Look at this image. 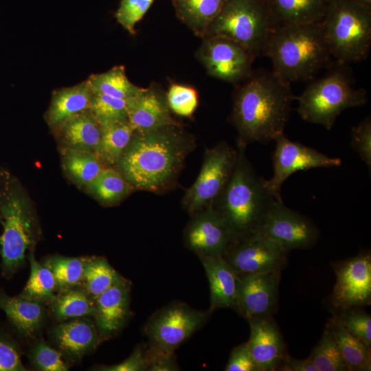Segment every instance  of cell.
Wrapping results in <instances>:
<instances>
[{
	"mask_svg": "<svg viewBox=\"0 0 371 371\" xmlns=\"http://www.w3.org/2000/svg\"><path fill=\"white\" fill-rule=\"evenodd\" d=\"M196 310L183 302H172L160 308L147 321L144 331L150 346L173 352L200 328L212 313Z\"/></svg>",
	"mask_w": 371,
	"mask_h": 371,
	"instance_id": "30bf717a",
	"label": "cell"
},
{
	"mask_svg": "<svg viewBox=\"0 0 371 371\" xmlns=\"http://www.w3.org/2000/svg\"><path fill=\"white\" fill-rule=\"evenodd\" d=\"M30 274L21 295L39 302L51 301L54 297L56 281L50 269L42 265L34 258L32 251L28 254Z\"/></svg>",
	"mask_w": 371,
	"mask_h": 371,
	"instance_id": "e575fe53",
	"label": "cell"
},
{
	"mask_svg": "<svg viewBox=\"0 0 371 371\" xmlns=\"http://www.w3.org/2000/svg\"><path fill=\"white\" fill-rule=\"evenodd\" d=\"M257 232L288 252L313 246L319 236L312 220L286 206L282 200L276 201Z\"/></svg>",
	"mask_w": 371,
	"mask_h": 371,
	"instance_id": "5bb4252c",
	"label": "cell"
},
{
	"mask_svg": "<svg viewBox=\"0 0 371 371\" xmlns=\"http://www.w3.org/2000/svg\"><path fill=\"white\" fill-rule=\"evenodd\" d=\"M194 137L179 125L134 131L114 166L134 190L164 194L178 186Z\"/></svg>",
	"mask_w": 371,
	"mask_h": 371,
	"instance_id": "6da1fadb",
	"label": "cell"
},
{
	"mask_svg": "<svg viewBox=\"0 0 371 371\" xmlns=\"http://www.w3.org/2000/svg\"><path fill=\"white\" fill-rule=\"evenodd\" d=\"M308 359L317 371H350L339 348L330 319Z\"/></svg>",
	"mask_w": 371,
	"mask_h": 371,
	"instance_id": "836d02e7",
	"label": "cell"
},
{
	"mask_svg": "<svg viewBox=\"0 0 371 371\" xmlns=\"http://www.w3.org/2000/svg\"><path fill=\"white\" fill-rule=\"evenodd\" d=\"M281 271L238 276L234 306L247 321L271 317L276 308Z\"/></svg>",
	"mask_w": 371,
	"mask_h": 371,
	"instance_id": "e0dca14e",
	"label": "cell"
},
{
	"mask_svg": "<svg viewBox=\"0 0 371 371\" xmlns=\"http://www.w3.org/2000/svg\"><path fill=\"white\" fill-rule=\"evenodd\" d=\"M31 359L38 369L43 371H66L68 366L62 359L60 354L40 340L34 347Z\"/></svg>",
	"mask_w": 371,
	"mask_h": 371,
	"instance_id": "b9f144b4",
	"label": "cell"
},
{
	"mask_svg": "<svg viewBox=\"0 0 371 371\" xmlns=\"http://www.w3.org/2000/svg\"><path fill=\"white\" fill-rule=\"evenodd\" d=\"M41 302L21 295L10 296L0 292V309L12 326L25 335L34 333L43 324L44 308Z\"/></svg>",
	"mask_w": 371,
	"mask_h": 371,
	"instance_id": "484cf974",
	"label": "cell"
},
{
	"mask_svg": "<svg viewBox=\"0 0 371 371\" xmlns=\"http://www.w3.org/2000/svg\"><path fill=\"white\" fill-rule=\"evenodd\" d=\"M350 1L371 6V0H350Z\"/></svg>",
	"mask_w": 371,
	"mask_h": 371,
	"instance_id": "681fc988",
	"label": "cell"
},
{
	"mask_svg": "<svg viewBox=\"0 0 371 371\" xmlns=\"http://www.w3.org/2000/svg\"><path fill=\"white\" fill-rule=\"evenodd\" d=\"M210 291V308H234L239 277L223 257H199Z\"/></svg>",
	"mask_w": 371,
	"mask_h": 371,
	"instance_id": "7402d4cb",
	"label": "cell"
},
{
	"mask_svg": "<svg viewBox=\"0 0 371 371\" xmlns=\"http://www.w3.org/2000/svg\"><path fill=\"white\" fill-rule=\"evenodd\" d=\"M171 113L166 93L157 85L142 88L127 99V121L135 131L181 124Z\"/></svg>",
	"mask_w": 371,
	"mask_h": 371,
	"instance_id": "ac0fdd59",
	"label": "cell"
},
{
	"mask_svg": "<svg viewBox=\"0 0 371 371\" xmlns=\"http://www.w3.org/2000/svg\"><path fill=\"white\" fill-rule=\"evenodd\" d=\"M351 146L366 164L369 170L371 169V120L366 117L352 128Z\"/></svg>",
	"mask_w": 371,
	"mask_h": 371,
	"instance_id": "7bdbcfd3",
	"label": "cell"
},
{
	"mask_svg": "<svg viewBox=\"0 0 371 371\" xmlns=\"http://www.w3.org/2000/svg\"><path fill=\"white\" fill-rule=\"evenodd\" d=\"M236 157L237 150L225 141L205 148L200 172L181 199L190 216L213 205L231 177Z\"/></svg>",
	"mask_w": 371,
	"mask_h": 371,
	"instance_id": "9c48e42d",
	"label": "cell"
},
{
	"mask_svg": "<svg viewBox=\"0 0 371 371\" xmlns=\"http://www.w3.org/2000/svg\"><path fill=\"white\" fill-rule=\"evenodd\" d=\"M225 370L260 371L249 351L247 342L233 349Z\"/></svg>",
	"mask_w": 371,
	"mask_h": 371,
	"instance_id": "bcb514c9",
	"label": "cell"
},
{
	"mask_svg": "<svg viewBox=\"0 0 371 371\" xmlns=\"http://www.w3.org/2000/svg\"><path fill=\"white\" fill-rule=\"evenodd\" d=\"M337 317L348 331L368 347H371V317L369 314L352 308L343 311V313Z\"/></svg>",
	"mask_w": 371,
	"mask_h": 371,
	"instance_id": "60d3db41",
	"label": "cell"
},
{
	"mask_svg": "<svg viewBox=\"0 0 371 371\" xmlns=\"http://www.w3.org/2000/svg\"><path fill=\"white\" fill-rule=\"evenodd\" d=\"M122 277L102 258L87 259L82 281L87 293L95 300Z\"/></svg>",
	"mask_w": 371,
	"mask_h": 371,
	"instance_id": "d590c367",
	"label": "cell"
},
{
	"mask_svg": "<svg viewBox=\"0 0 371 371\" xmlns=\"http://www.w3.org/2000/svg\"><path fill=\"white\" fill-rule=\"evenodd\" d=\"M330 319L339 348L350 370L370 371V348L348 331L336 315Z\"/></svg>",
	"mask_w": 371,
	"mask_h": 371,
	"instance_id": "4dcf8cb0",
	"label": "cell"
},
{
	"mask_svg": "<svg viewBox=\"0 0 371 371\" xmlns=\"http://www.w3.org/2000/svg\"><path fill=\"white\" fill-rule=\"evenodd\" d=\"M63 168L76 186L86 188L106 167L93 152L59 147Z\"/></svg>",
	"mask_w": 371,
	"mask_h": 371,
	"instance_id": "4316f807",
	"label": "cell"
},
{
	"mask_svg": "<svg viewBox=\"0 0 371 371\" xmlns=\"http://www.w3.org/2000/svg\"><path fill=\"white\" fill-rule=\"evenodd\" d=\"M226 0H172L176 14L193 33L203 38Z\"/></svg>",
	"mask_w": 371,
	"mask_h": 371,
	"instance_id": "83f0119b",
	"label": "cell"
},
{
	"mask_svg": "<svg viewBox=\"0 0 371 371\" xmlns=\"http://www.w3.org/2000/svg\"><path fill=\"white\" fill-rule=\"evenodd\" d=\"M90 109L100 123L127 120V99L93 92Z\"/></svg>",
	"mask_w": 371,
	"mask_h": 371,
	"instance_id": "74e56055",
	"label": "cell"
},
{
	"mask_svg": "<svg viewBox=\"0 0 371 371\" xmlns=\"http://www.w3.org/2000/svg\"><path fill=\"white\" fill-rule=\"evenodd\" d=\"M288 251L258 232L235 239L223 258L238 276L282 271Z\"/></svg>",
	"mask_w": 371,
	"mask_h": 371,
	"instance_id": "7c38bea8",
	"label": "cell"
},
{
	"mask_svg": "<svg viewBox=\"0 0 371 371\" xmlns=\"http://www.w3.org/2000/svg\"><path fill=\"white\" fill-rule=\"evenodd\" d=\"M87 80L93 92L122 99L133 97L142 89L129 80L123 66H115L107 71L91 74Z\"/></svg>",
	"mask_w": 371,
	"mask_h": 371,
	"instance_id": "1f68e13d",
	"label": "cell"
},
{
	"mask_svg": "<svg viewBox=\"0 0 371 371\" xmlns=\"http://www.w3.org/2000/svg\"><path fill=\"white\" fill-rule=\"evenodd\" d=\"M337 281L331 300L342 311L368 305L371 301V256L368 252L335 267Z\"/></svg>",
	"mask_w": 371,
	"mask_h": 371,
	"instance_id": "2e32d148",
	"label": "cell"
},
{
	"mask_svg": "<svg viewBox=\"0 0 371 371\" xmlns=\"http://www.w3.org/2000/svg\"><path fill=\"white\" fill-rule=\"evenodd\" d=\"M87 259L54 256L46 265L52 271L56 287L67 289L82 281Z\"/></svg>",
	"mask_w": 371,
	"mask_h": 371,
	"instance_id": "8d00e7d4",
	"label": "cell"
},
{
	"mask_svg": "<svg viewBox=\"0 0 371 371\" xmlns=\"http://www.w3.org/2000/svg\"><path fill=\"white\" fill-rule=\"evenodd\" d=\"M1 220V214H0V221Z\"/></svg>",
	"mask_w": 371,
	"mask_h": 371,
	"instance_id": "f907efd6",
	"label": "cell"
},
{
	"mask_svg": "<svg viewBox=\"0 0 371 371\" xmlns=\"http://www.w3.org/2000/svg\"><path fill=\"white\" fill-rule=\"evenodd\" d=\"M51 302L54 315L59 320L94 316L95 313V300L85 290L67 289Z\"/></svg>",
	"mask_w": 371,
	"mask_h": 371,
	"instance_id": "d6a6232c",
	"label": "cell"
},
{
	"mask_svg": "<svg viewBox=\"0 0 371 371\" xmlns=\"http://www.w3.org/2000/svg\"><path fill=\"white\" fill-rule=\"evenodd\" d=\"M98 370L102 371L146 370L145 348L143 346H138L131 355L122 362L113 366H101Z\"/></svg>",
	"mask_w": 371,
	"mask_h": 371,
	"instance_id": "7dc6e473",
	"label": "cell"
},
{
	"mask_svg": "<svg viewBox=\"0 0 371 371\" xmlns=\"http://www.w3.org/2000/svg\"><path fill=\"white\" fill-rule=\"evenodd\" d=\"M155 0H121L115 17L130 34L136 33L135 26L148 12Z\"/></svg>",
	"mask_w": 371,
	"mask_h": 371,
	"instance_id": "ab89813d",
	"label": "cell"
},
{
	"mask_svg": "<svg viewBox=\"0 0 371 371\" xmlns=\"http://www.w3.org/2000/svg\"><path fill=\"white\" fill-rule=\"evenodd\" d=\"M321 25L337 63L346 65L368 57L371 47V6L350 0H327Z\"/></svg>",
	"mask_w": 371,
	"mask_h": 371,
	"instance_id": "8992f818",
	"label": "cell"
},
{
	"mask_svg": "<svg viewBox=\"0 0 371 371\" xmlns=\"http://www.w3.org/2000/svg\"><path fill=\"white\" fill-rule=\"evenodd\" d=\"M19 351L14 342L0 333V371H24Z\"/></svg>",
	"mask_w": 371,
	"mask_h": 371,
	"instance_id": "ee69618b",
	"label": "cell"
},
{
	"mask_svg": "<svg viewBox=\"0 0 371 371\" xmlns=\"http://www.w3.org/2000/svg\"><path fill=\"white\" fill-rule=\"evenodd\" d=\"M185 246L198 257H222L236 239L213 205L190 216L183 234Z\"/></svg>",
	"mask_w": 371,
	"mask_h": 371,
	"instance_id": "9a60e30c",
	"label": "cell"
},
{
	"mask_svg": "<svg viewBox=\"0 0 371 371\" xmlns=\"http://www.w3.org/2000/svg\"><path fill=\"white\" fill-rule=\"evenodd\" d=\"M202 38L197 58L210 76L231 83L247 80L251 76L256 57L244 46L223 36Z\"/></svg>",
	"mask_w": 371,
	"mask_h": 371,
	"instance_id": "8fae6325",
	"label": "cell"
},
{
	"mask_svg": "<svg viewBox=\"0 0 371 371\" xmlns=\"http://www.w3.org/2000/svg\"><path fill=\"white\" fill-rule=\"evenodd\" d=\"M249 351L260 371L277 370L286 356L281 333L271 317L248 321Z\"/></svg>",
	"mask_w": 371,
	"mask_h": 371,
	"instance_id": "d6986e66",
	"label": "cell"
},
{
	"mask_svg": "<svg viewBox=\"0 0 371 371\" xmlns=\"http://www.w3.org/2000/svg\"><path fill=\"white\" fill-rule=\"evenodd\" d=\"M130 284L122 277L95 299L96 327L100 337L118 332L129 315Z\"/></svg>",
	"mask_w": 371,
	"mask_h": 371,
	"instance_id": "ffe728a7",
	"label": "cell"
},
{
	"mask_svg": "<svg viewBox=\"0 0 371 371\" xmlns=\"http://www.w3.org/2000/svg\"><path fill=\"white\" fill-rule=\"evenodd\" d=\"M262 55L271 60L272 71L289 84L313 78L333 59L321 23L277 25Z\"/></svg>",
	"mask_w": 371,
	"mask_h": 371,
	"instance_id": "277c9868",
	"label": "cell"
},
{
	"mask_svg": "<svg viewBox=\"0 0 371 371\" xmlns=\"http://www.w3.org/2000/svg\"><path fill=\"white\" fill-rule=\"evenodd\" d=\"M51 130L59 147L97 153L101 125L91 109L65 120Z\"/></svg>",
	"mask_w": 371,
	"mask_h": 371,
	"instance_id": "44dd1931",
	"label": "cell"
},
{
	"mask_svg": "<svg viewBox=\"0 0 371 371\" xmlns=\"http://www.w3.org/2000/svg\"><path fill=\"white\" fill-rule=\"evenodd\" d=\"M85 188L90 195L105 206L118 204L134 191L121 173L110 166L105 167Z\"/></svg>",
	"mask_w": 371,
	"mask_h": 371,
	"instance_id": "f546056e",
	"label": "cell"
},
{
	"mask_svg": "<svg viewBox=\"0 0 371 371\" xmlns=\"http://www.w3.org/2000/svg\"><path fill=\"white\" fill-rule=\"evenodd\" d=\"M0 214L1 268L8 277L22 266L27 251L35 241L36 221L19 181L5 170H0Z\"/></svg>",
	"mask_w": 371,
	"mask_h": 371,
	"instance_id": "5b68a950",
	"label": "cell"
},
{
	"mask_svg": "<svg viewBox=\"0 0 371 371\" xmlns=\"http://www.w3.org/2000/svg\"><path fill=\"white\" fill-rule=\"evenodd\" d=\"M100 125L101 138L96 154L106 166L114 167L135 131L127 120L102 122Z\"/></svg>",
	"mask_w": 371,
	"mask_h": 371,
	"instance_id": "f1b7e54d",
	"label": "cell"
},
{
	"mask_svg": "<svg viewBox=\"0 0 371 371\" xmlns=\"http://www.w3.org/2000/svg\"><path fill=\"white\" fill-rule=\"evenodd\" d=\"M277 370L283 371H317L315 366L308 359H296L286 356Z\"/></svg>",
	"mask_w": 371,
	"mask_h": 371,
	"instance_id": "c3c4849f",
	"label": "cell"
},
{
	"mask_svg": "<svg viewBox=\"0 0 371 371\" xmlns=\"http://www.w3.org/2000/svg\"><path fill=\"white\" fill-rule=\"evenodd\" d=\"M345 65L337 63L336 68L295 96L302 120L330 131L344 110L366 103V90L354 87V80Z\"/></svg>",
	"mask_w": 371,
	"mask_h": 371,
	"instance_id": "52a82bcc",
	"label": "cell"
},
{
	"mask_svg": "<svg viewBox=\"0 0 371 371\" xmlns=\"http://www.w3.org/2000/svg\"><path fill=\"white\" fill-rule=\"evenodd\" d=\"M93 96L87 80L71 87L54 90L44 117L52 128L65 120L90 109Z\"/></svg>",
	"mask_w": 371,
	"mask_h": 371,
	"instance_id": "603a6c76",
	"label": "cell"
},
{
	"mask_svg": "<svg viewBox=\"0 0 371 371\" xmlns=\"http://www.w3.org/2000/svg\"><path fill=\"white\" fill-rule=\"evenodd\" d=\"M276 25L321 23L327 0H265Z\"/></svg>",
	"mask_w": 371,
	"mask_h": 371,
	"instance_id": "d4e9b609",
	"label": "cell"
},
{
	"mask_svg": "<svg viewBox=\"0 0 371 371\" xmlns=\"http://www.w3.org/2000/svg\"><path fill=\"white\" fill-rule=\"evenodd\" d=\"M166 96L170 110L179 116L190 117L197 109L198 93L191 86L173 83Z\"/></svg>",
	"mask_w": 371,
	"mask_h": 371,
	"instance_id": "f35d334b",
	"label": "cell"
},
{
	"mask_svg": "<svg viewBox=\"0 0 371 371\" xmlns=\"http://www.w3.org/2000/svg\"><path fill=\"white\" fill-rule=\"evenodd\" d=\"M295 100L290 84L273 71L252 74L233 98L230 120L237 144H267L284 133Z\"/></svg>",
	"mask_w": 371,
	"mask_h": 371,
	"instance_id": "7a4b0ae2",
	"label": "cell"
},
{
	"mask_svg": "<svg viewBox=\"0 0 371 371\" xmlns=\"http://www.w3.org/2000/svg\"><path fill=\"white\" fill-rule=\"evenodd\" d=\"M146 370L172 371L178 370L175 352H168L152 346L145 349Z\"/></svg>",
	"mask_w": 371,
	"mask_h": 371,
	"instance_id": "f6af8a7d",
	"label": "cell"
},
{
	"mask_svg": "<svg viewBox=\"0 0 371 371\" xmlns=\"http://www.w3.org/2000/svg\"><path fill=\"white\" fill-rule=\"evenodd\" d=\"M246 148L237 144L231 177L213 203L236 238L256 232L273 204L280 200L268 190L266 179L254 170Z\"/></svg>",
	"mask_w": 371,
	"mask_h": 371,
	"instance_id": "3957f363",
	"label": "cell"
},
{
	"mask_svg": "<svg viewBox=\"0 0 371 371\" xmlns=\"http://www.w3.org/2000/svg\"><path fill=\"white\" fill-rule=\"evenodd\" d=\"M273 141L276 142L272 156L273 174L270 179L265 180V183L278 199L282 200L280 192L283 183L294 172L341 164L339 158L329 157L300 142L291 141L284 133Z\"/></svg>",
	"mask_w": 371,
	"mask_h": 371,
	"instance_id": "4fadbf2b",
	"label": "cell"
},
{
	"mask_svg": "<svg viewBox=\"0 0 371 371\" xmlns=\"http://www.w3.org/2000/svg\"><path fill=\"white\" fill-rule=\"evenodd\" d=\"M52 337L65 353L80 358L97 346L100 335L90 321L76 319L56 326Z\"/></svg>",
	"mask_w": 371,
	"mask_h": 371,
	"instance_id": "cb8c5ba5",
	"label": "cell"
},
{
	"mask_svg": "<svg viewBox=\"0 0 371 371\" xmlns=\"http://www.w3.org/2000/svg\"><path fill=\"white\" fill-rule=\"evenodd\" d=\"M276 26L265 0H226L205 36L228 38L256 57Z\"/></svg>",
	"mask_w": 371,
	"mask_h": 371,
	"instance_id": "ba28073f",
	"label": "cell"
}]
</instances>
